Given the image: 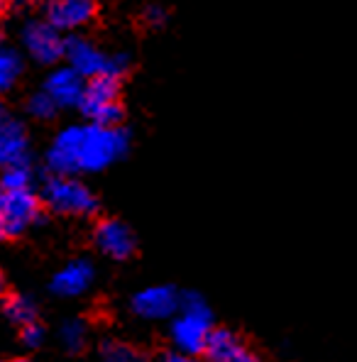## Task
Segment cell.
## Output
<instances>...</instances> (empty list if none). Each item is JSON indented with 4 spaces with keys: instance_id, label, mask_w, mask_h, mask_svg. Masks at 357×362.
I'll use <instances>...</instances> for the list:
<instances>
[{
    "instance_id": "1",
    "label": "cell",
    "mask_w": 357,
    "mask_h": 362,
    "mask_svg": "<svg viewBox=\"0 0 357 362\" xmlns=\"http://www.w3.org/2000/svg\"><path fill=\"white\" fill-rule=\"evenodd\" d=\"M130 147V132L120 125H83L64 127L47 150V167L52 174H98L125 157Z\"/></svg>"
},
{
    "instance_id": "2",
    "label": "cell",
    "mask_w": 357,
    "mask_h": 362,
    "mask_svg": "<svg viewBox=\"0 0 357 362\" xmlns=\"http://www.w3.org/2000/svg\"><path fill=\"white\" fill-rule=\"evenodd\" d=\"M213 331V313L211 306L204 301V296L189 291L181 294V306L172 316V343L177 350L194 358V355H204L206 340Z\"/></svg>"
},
{
    "instance_id": "3",
    "label": "cell",
    "mask_w": 357,
    "mask_h": 362,
    "mask_svg": "<svg viewBox=\"0 0 357 362\" xmlns=\"http://www.w3.org/2000/svg\"><path fill=\"white\" fill-rule=\"evenodd\" d=\"M42 204L59 216L88 218L98 211V199L83 181L74 179L71 174H54L42 186Z\"/></svg>"
},
{
    "instance_id": "4",
    "label": "cell",
    "mask_w": 357,
    "mask_h": 362,
    "mask_svg": "<svg viewBox=\"0 0 357 362\" xmlns=\"http://www.w3.org/2000/svg\"><path fill=\"white\" fill-rule=\"evenodd\" d=\"M78 108L93 122H100V125H120L122 115H125V110L120 105V76L98 74V76L86 78L83 98Z\"/></svg>"
},
{
    "instance_id": "5",
    "label": "cell",
    "mask_w": 357,
    "mask_h": 362,
    "mask_svg": "<svg viewBox=\"0 0 357 362\" xmlns=\"http://www.w3.org/2000/svg\"><path fill=\"white\" fill-rule=\"evenodd\" d=\"M64 59H69V66H74L83 78L98 76V74H113V76H125L127 62L125 54H108V52L98 49L93 42L86 37L71 35L66 37V49H64Z\"/></svg>"
},
{
    "instance_id": "6",
    "label": "cell",
    "mask_w": 357,
    "mask_h": 362,
    "mask_svg": "<svg viewBox=\"0 0 357 362\" xmlns=\"http://www.w3.org/2000/svg\"><path fill=\"white\" fill-rule=\"evenodd\" d=\"M0 194H3V221L8 240L10 238H20L30 226H35L40 221L42 199L32 189H0Z\"/></svg>"
},
{
    "instance_id": "7",
    "label": "cell",
    "mask_w": 357,
    "mask_h": 362,
    "mask_svg": "<svg viewBox=\"0 0 357 362\" xmlns=\"http://www.w3.org/2000/svg\"><path fill=\"white\" fill-rule=\"evenodd\" d=\"M23 47L37 64H57L64 59L66 37L49 20H30L23 28Z\"/></svg>"
},
{
    "instance_id": "8",
    "label": "cell",
    "mask_w": 357,
    "mask_h": 362,
    "mask_svg": "<svg viewBox=\"0 0 357 362\" xmlns=\"http://www.w3.org/2000/svg\"><path fill=\"white\" fill-rule=\"evenodd\" d=\"M181 306V294L169 284H154L137 291L130 301V308L142 321H167Z\"/></svg>"
},
{
    "instance_id": "9",
    "label": "cell",
    "mask_w": 357,
    "mask_h": 362,
    "mask_svg": "<svg viewBox=\"0 0 357 362\" xmlns=\"http://www.w3.org/2000/svg\"><path fill=\"white\" fill-rule=\"evenodd\" d=\"M93 245L110 259H130L137 250L135 233L115 218H105V221L95 223Z\"/></svg>"
},
{
    "instance_id": "10",
    "label": "cell",
    "mask_w": 357,
    "mask_h": 362,
    "mask_svg": "<svg viewBox=\"0 0 357 362\" xmlns=\"http://www.w3.org/2000/svg\"><path fill=\"white\" fill-rule=\"evenodd\" d=\"M98 13V0H47V20L62 32L86 28Z\"/></svg>"
},
{
    "instance_id": "11",
    "label": "cell",
    "mask_w": 357,
    "mask_h": 362,
    "mask_svg": "<svg viewBox=\"0 0 357 362\" xmlns=\"http://www.w3.org/2000/svg\"><path fill=\"white\" fill-rule=\"evenodd\" d=\"M95 279V267L93 262L86 257H78L66 262L64 267L52 276L49 289L52 294L64 296V299H74V296H81L90 289Z\"/></svg>"
},
{
    "instance_id": "12",
    "label": "cell",
    "mask_w": 357,
    "mask_h": 362,
    "mask_svg": "<svg viewBox=\"0 0 357 362\" xmlns=\"http://www.w3.org/2000/svg\"><path fill=\"white\" fill-rule=\"evenodd\" d=\"M83 86H86V78L74 66L54 69L45 81V90L54 98L59 108H78L83 98Z\"/></svg>"
},
{
    "instance_id": "13",
    "label": "cell",
    "mask_w": 357,
    "mask_h": 362,
    "mask_svg": "<svg viewBox=\"0 0 357 362\" xmlns=\"http://www.w3.org/2000/svg\"><path fill=\"white\" fill-rule=\"evenodd\" d=\"M204 355L213 362H252L254 355L242 338L228 328H213L209 340H206Z\"/></svg>"
},
{
    "instance_id": "14",
    "label": "cell",
    "mask_w": 357,
    "mask_h": 362,
    "mask_svg": "<svg viewBox=\"0 0 357 362\" xmlns=\"http://www.w3.org/2000/svg\"><path fill=\"white\" fill-rule=\"evenodd\" d=\"M30 162V140L23 122L10 118L0 127V169Z\"/></svg>"
},
{
    "instance_id": "15",
    "label": "cell",
    "mask_w": 357,
    "mask_h": 362,
    "mask_svg": "<svg viewBox=\"0 0 357 362\" xmlns=\"http://www.w3.org/2000/svg\"><path fill=\"white\" fill-rule=\"evenodd\" d=\"M3 313L13 326L23 328L37 321V303L25 294H10L3 296Z\"/></svg>"
},
{
    "instance_id": "16",
    "label": "cell",
    "mask_w": 357,
    "mask_h": 362,
    "mask_svg": "<svg viewBox=\"0 0 357 362\" xmlns=\"http://www.w3.org/2000/svg\"><path fill=\"white\" fill-rule=\"evenodd\" d=\"M23 69L25 64L18 52L10 47H0V93H5L18 83V78L23 76Z\"/></svg>"
},
{
    "instance_id": "17",
    "label": "cell",
    "mask_w": 357,
    "mask_h": 362,
    "mask_svg": "<svg viewBox=\"0 0 357 362\" xmlns=\"http://www.w3.org/2000/svg\"><path fill=\"white\" fill-rule=\"evenodd\" d=\"M59 335H62V345L69 353H81L88 343V328H86V323L78 321V318L64 323Z\"/></svg>"
},
{
    "instance_id": "18",
    "label": "cell",
    "mask_w": 357,
    "mask_h": 362,
    "mask_svg": "<svg viewBox=\"0 0 357 362\" xmlns=\"http://www.w3.org/2000/svg\"><path fill=\"white\" fill-rule=\"evenodd\" d=\"M0 189H5V191L32 189V169H30V162L13 164V167L0 169Z\"/></svg>"
},
{
    "instance_id": "19",
    "label": "cell",
    "mask_w": 357,
    "mask_h": 362,
    "mask_svg": "<svg viewBox=\"0 0 357 362\" xmlns=\"http://www.w3.org/2000/svg\"><path fill=\"white\" fill-rule=\"evenodd\" d=\"M57 110H59V105L54 103V98H52V95L47 93L45 88H42L40 93L30 95V100H28V113L32 115V118H37V120H52L57 115Z\"/></svg>"
},
{
    "instance_id": "20",
    "label": "cell",
    "mask_w": 357,
    "mask_h": 362,
    "mask_svg": "<svg viewBox=\"0 0 357 362\" xmlns=\"http://www.w3.org/2000/svg\"><path fill=\"white\" fill-rule=\"evenodd\" d=\"M100 358L110 360V362H135V360H140L142 355L127 343H120V340H105V343L100 345Z\"/></svg>"
},
{
    "instance_id": "21",
    "label": "cell",
    "mask_w": 357,
    "mask_h": 362,
    "mask_svg": "<svg viewBox=\"0 0 357 362\" xmlns=\"http://www.w3.org/2000/svg\"><path fill=\"white\" fill-rule=\"evenodd\" d=\"M20 340H23L25 348H30V350L40 348V345L45 343V326H42L40 321L28 323V326L20 328Z\"/></svg>"
},
{
    "instance_id": "22",
    "label": "cell",
    "mask_w": 357,
    "mask_h": 362,
    "mask_svg": "<svg viewBox=\"0 0 357 362\" xmlns=\"http://www.w3.org/2000/svg\"><path fill=\"white\" fill-rule=\"evenodd\" d=\"M142 20H145L149 28H162L167 23V10L159 8V5H147L145 13H142Z\"/></svg>"
},
{
    "instance_id": "23",
    "label": "cell",
    "mask_w": 357,
    "mask_h": 362,
    "mask_svg": "<svg viewBox=\"0 0 357 362\" xmlns=\"http://www.w3.org/2000/svg\"><path fill=\"white\" fill-rule=\"evenodd\" d=\"M8 240V233H5V221H3V194H0V243Z\"/></svg>"
},
{
    "instance_id": "24",
    "label": "cell",
    "mask_w": 357,
    "mask_h": 362,
    "mask_svg": "<svg viewBox=\"0 0 357 362\" xmlns=\"http://www.w3.org/2000/svg\"><path fill=\"white\" fill-rule=\"evenodd\" d=\"M10 118H13V115H10V110H8V108H5V105H3V103H0V127H3V125H5V122H8Z\"/></svg>"
},
{
    "instance_id": "25",
    "label": "cell",
    "mask_w": 357,
    "mask_h": 362,
    "mask_svg": "<svg viewBox=\"0 0 357 362\" xmlns=\"http://www.w3.org/2000/svg\"><path fill=\"white\" fill-rule=\"evenodd\" d=\"M3 296H5V276L0 274V299H3Z\"/></svg>"
},
{
    "instance_id": "26",
    "label": "cell",
    "mask_w": 357,
    "mask_h": 362,
    "mask_svg": "<svg viewBox=\"0 0 357 362\" xmlns=\"http://www.w3.org/2000/svg\"><path fill=\"white\" fill-rule=\"evenodd\" d=\"M10 3V0H0V13H3V10H5V5H8Z\"/></svg>"
}]
</instances>
